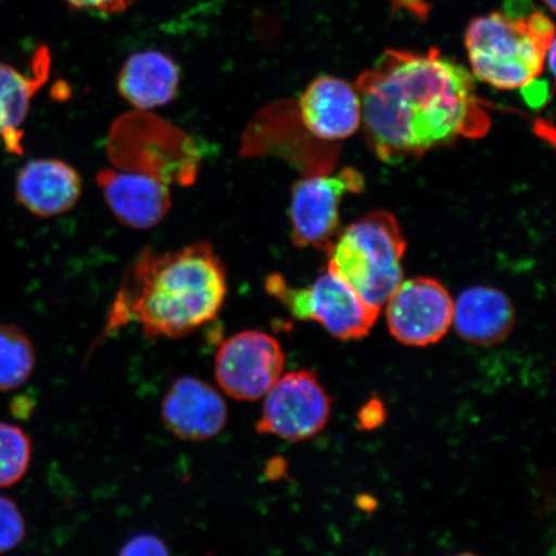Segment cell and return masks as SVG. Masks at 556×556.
Returning a JSON list of instances; mask_svg holds the SVG:
<instances>
[{
  "label": "cell",
  "mask_w": 556,
  "mask_h": 556,
  "mask_svg": "<svg viewBox=\"0 0 556 556\" xmlns=\"http://www.w3.org/2000/svg\"><path fill=\"white\" fill-rule=\"evenodd\" d=\"M75 9L92 11L100 15H114L127 10L134 0H66Z\"/></svg>",
  "instance_id": "obj_21"
},
{
  "label": "cell",
  "mask_w": 556,
  "mask_h": 556,
  "mask_svg": "<svg viewBox=\"0 0 556 556\" xmlns=\"http://www.w3.org/2000/svg\"><path fill=\"white\" fill-rule=\"evenodd\" d=\"M26 538V521L13 500L0 496V554L16 548Z\"/></svg>",
  "instance_id": "obj_19"
},
{
  "label": "cell",
  "mask_w": 556,
  "mask_h": 556,
  "mask_svg": "<svg viewBox=\"0 0 556 556\" xmlns=\"http://www.w3.org/2000/svg\"><path fill=\"white\" fill-rule=\"evenodd\" d=\"M119 556H172L165 541L152 533H139L121 548Z\"/></svg>",
  "instance_id": "obj_20"
},
{
  "label": "cell",
  "mask_w": 556,
  "mask_h": 556,
  "mask_svg": "<svg viewBox=\"0 0 556 556\" xmlns=\"http://www.w3.org/2000/svg\"><path fill=\"white\" fill-rule=\"evenodd\" d=\"M356 89L367 142L386 163L421 156L458 137H481L490 128L475 76L435 48L387 51L358 76Z\"/></svg>",
  "instance_id": "obj_1"
},
{
  "label": "cell",
  "mask_w": 556,
  "mask_h": 556,
  "mask_svg": "<svg viewBox=\"0 0 556 556\" xmlns=\"http://www.w3.org/2000/svg\"><path fill=\"white\" fill-rule=\"evenodd\" d=\"M163 422L169 432L190 442L217 437L227 426L228 407L222 394L204 380H174L162 402Z\"/></svg>",
  "instance_id": "obj_10"
},
{
  "label": "cell",
  "mask_w": 556,
  "mask_h": 556,
  "mask_svg": "<svg viewBox=\"0 0 556 556\" xmlns=\"http://www.w3.org/2000/svg\"><path fill=\"white\" fill-rule=\"evenodd\" d=\"M405 252L406 241L394 215L374 212L339 232L328 250V268L381 311L403 281Z\"/></svg>",
  "instance_id": "obj_4"
},
{
  "label": "cell",
  "mask_w": 556,
  "mask_h": 556,
  "mask_svg": "<svg viewBox=\"0 0 556 556\" xmlns=\"http://www.w3.org/2000/svg\"><path fill=\"white\" fill-rule=\"evenodd\" d=\"M386 305L389 331L400 343L409 346L440 342L454 316V299L448 290L429 277L402 281Z\"/></svg>",
  "instance_id": "obj_9"
},
{
  "label": "cell",
  "mask_w": 556,
  "mask_h": 556,
  "mask_svg": "<svg viewBox=\"0 0 556 556\" xmlns=\"http://www.w3.org/2000/svg\"><path fill=\"white\" fill-rule=\"evenodd\" d=\"M37 356L29 337L11 324H0V392L15 391L30 379Z\"/></svg>",
  "instance_id": "obj_17"
},
{
  "label": "cell",
  "mask_w": 556,
  "mask_h": 556,
  "mask_svg": "<svg viewBox=\"0 0 556 556\" xmlns=\"http://www.w3.org/2000/svg\"><path fill=\"white\" fill-rule=\"evenodd\" d=\"M37 68L26 76L12 66L0 64V139L13 154L23 152L21 125L29 114L35 93L43 86L50 72V55L46 50L38 53Z\"/></svg>",
  "instance_id": "obj_16"
},
{
  "label": "cell",
  "mask_w": 556,
  "mask_h": 556,
  "mask_svg": "<svg viewBox=\"0 0 556 556\" xmlns=\"http://www.w3.org/2000/svg\"><path fill=\"white\" fill-rule=\"evenodd\" d=\"M544 2L548 7V10L555 12V0H544Z\"/></svg>",
  "instance_id": "obj_23"
},
{
  "label": "cell",
  "mask_w": 556,
  "mask_h": 556,
  "mask_svg": "<svg viewBox=\"0 0 556 556\" xmlns=\"http://www.w3.org/2000/svg\"><path fill=\"white\" fill-rule=\"evenodd\" d=\"M364 187L363 174L354 168L298 180L291 192V240L299 248L328 252L339 235L340 204L346 193H359Z\"/></svg>",
  "instance_id": "obj_7"
},
{
  "label": "cell",
  "mask_w": 556,
  "mask_h": 556,
  "mask_svg": "<svg viewBox=\"0 0 556 556\" xmlns=\"http://www.w3.org/2000/svg\"><path fill=\"white\" fill-rule=\"evenodd\" d=\"M227 293V269L211 243L164 253L146 248L124 276L104 337L130 323L149 339L189 337L218 317Z\"/></svg>",
  "instance_id": "obj_2"
},
{
  "label": "cell",
  "mask_w": 556,
  "mask_h": 556,
  "mask_svg": "<svg viewBox=\"0 0 556 556\" xmlns=\"http://www.w3.org/2000/svg\"><path fill=\"white\" fill-rule=\"evenodd\" d=\"M285 359L281 344L269 333L241 331L219 345L215 354V380L233 400L258 401L281 378Z\"/></svg>",
  "instance_id": "obj_8"
},
{
  "label": "cell",
  "mask_w": 556,
  "mask_h": 556,
  "mask_svg": "<svg viewBox=\"0 0 556 556\" xmlns=\"http://www.w3.org/2000/svg\"><path fill=\"white\" fill-rule=\"evenodd\" d=\"M96 180L110 211L125 227L154 228L170 211V186L149 174L106 168Z\"/></svg>",
  "instance_id": "obj_11"
},
{
  "label": "cell",
  "mask_w": 556,
  "mask_h": 556,
  "mask_svg": "<svg viewBox=\"0 0 556 556\" xmlns=\"http://www.w3.org/2000/svg\"><path fill=\"white\" fill-rule=\"evenodd\" d=\"M299 114L311 135L323 141L353 136L363 124V104L356 88L336 76L321 75L299 100Z\"/></svg>",
  "instance_id": "obj_12"
},
{
  "label": "cell",
  "mask_w": 556,
  "mask_h": 556,
  "mask_svg": "<svg viewBox=\"0 0 556 556\" xmlns=\"http://www.w3.org/2000/svg\"><path fill=\"white\" fill-rule=\"evenodd\" d=\"M179 68L169 55L156 51L131 55L117 78L123 99L138 111L165 106L176 99Z\"/></svg>",
  "instance_id": "obj_15"
},
{
  "label": "cell",
  "mask_w": 556,
  "mask_h": 556,
  "mask_svg": "<svg viewBox=\"0 0 556 556\" xmlns=\"http://www.w3.org/2000/svg\"><path fill=\"white\" fill-rule=\"evenodd\" d=\"M386 409L380 401H370L361 408L358 422L363 429H374L384 421Z\"/></svg>",
  "instance_id": "obj_22"
},
{
  "label": "cell",
  "mask_w": 556,
  "mask_h": 556,
  "mask_svg": "<svg viewBox=\"0 0 556 556\" xmlns=\"http://www.w3.org/2000/svg\"><path fill=\"white\" fill-rule=\"evenodd\" d=\"M554 43L552 20L538 10L493 12L472 20L465 34L472 76L503 90L533 85Z\"/></svg>",
  "instance_id": "obj_3"
},
{
  "label": "cell",
  "mask_w": 556,
  "mask_h": 556,
  "mask_svg": "<svg viewBox=\"0 0 556 556\" xmlns=\"http://www.w3.org/2000/svg\"><path fill=\"white\" fill-rule=\"evenodd\" d=\"M266 289L295 318L318 323L340 340L365 338L380 315L330 268L307 288L290 287L281 275H270Z\"/></svg>",
  "instance_id": "obj_5"
},
{
  "label": "cell",
  "mask_w": 556,
  "mask_h": 556,
  "mask_svg": "<svg viewBox=\"0 0 556 556\" xmlns=\"http://www.w3.org/2000/svg\"><path fill=\"white\" fill-rule=\"evenodd\" d=\"M456 556H478V555H475V554H460V555H456Z\"/></svg>",
  "instance_id": "obj_24"
},
{
  "label": "cell",
  "mask_w": 556,
  "mask_h": 556,
  "mask_svg": "<svg viewBox=\"0 0 556 556\" xmlns=\"http://www.w3.org/2000/svg\"><path fill=\"white\" fill-rule=\"evenodd\" d=\"M452 324L467 342L493 345L509 337L516 325V311L503 291L470 288L454 301Z\"/></svg>",
  "instance_id": "obj_14"
},
{
  "label": "cell",
  "mask_w": 556,
  "mask_h": 556,
  "mask_svg": "<svg viewBox=\"0 0 556 556\" xmlns=\"http://www.w3.org/2000/svg\"><path fill=\"white\" fill-rule=\"evenodd\" d=\"M256 432L289 442L308 441L328 426L331 400L309 370L282 374L264 395Z\"/></svg>",
  "instance_id": "obj_6"
},
{
  "label": "cell",
  "mask_w": 556,
  "mask_h": 556,
  "mask_svg": "<svg viewBox=\"0 0 556 556\" xmlns=\"http://www.w3.org/2000/svg\"><path fill=\"white\" fill-rule=\"evenodd\" d=\"M83 182L74 166L59 159H35L18 172L16 199L39 218L58 217L78 204Z\"/></svg>",
  "instance_id": "obj_13"
},
{
  "label": "cell",
  "mask_w": 556,
  "mask_h": 556,
  "mask_svg": "<svg viewBox=\"0 0 556 556\" xmlns=\"http://www.w3.org/2000/svg\"><path fill=\"white\" fill-rule=\"evenodd\" d=\"M33 458V442L23 428L0 422V489L17 484Z\"/></svg>",
  "instance_id": "obj_18"
}]
</instances>
